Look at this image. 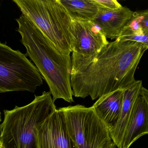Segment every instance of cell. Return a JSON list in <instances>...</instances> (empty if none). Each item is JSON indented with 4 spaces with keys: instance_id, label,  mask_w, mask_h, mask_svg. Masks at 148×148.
I'll use <instances>...</instances> for the list:
<instances>
[{
    "instance_id": "obj_10",
    "label": "cell",
    "mask_w": 148,
    "mask_h": 148,
    "mask_svg": "<svg viewBox=\"0 0 148 148\" xmlns=\"http://www.w3.org/2000/svg\"><path fill=\"white\" fill-rule=\"evenodd\" d=\"M143 87L142 81H136L131 86L123 91L122 107L119 120L114 127L109 131L111 140L118 148H122L124 134L134 105L140 95Z\"/></svg>"
},
{
    "instance_id": "obj_15",
    "label": "cell",
    "mask_w": 148,
    "mask_h": 148,
    "mask_svg": "<svg viewBox=\"0 0 148 148\" xmlns=\"http://www.w3.org/2000/svg\"><path fill=\"white\" fill-rule=\"evenodd\" d=\"M101 7L105 9L114 10L122 7L116 0H95Z\"/></svg>"
},
{
    "instance_id": "obj_13",
    "label": "cell",
    "mask_w": 148,
    "mask_h": 148,
    "mask_svg": "<svg viewBox=\"0 0 148 148\" xmlns=\"http://www.w3.org/2000/svg\"><path fill=\"white\" fill-rule=\"evenodd\" d=\"M71 18L93 21L101 8L95 0H59Z\"/></svg>"
},
{
    "instance_id": "obj_4",
    "label": "cell",
    "mask_w": 148,
    "mask_h": 148,
    "mask_svg": "<svg viewBox=\"0 0 148 148\" xmlns=\"http://www.w3.org/2000/svg\"><path fill=\"white\" fill-rule=\"evenodd\" d=\"M22 14L31 20L60 52L73 51L72 18L59 0H14Z\"/></svg>"
},
{
    "instance_id": "obj_5",
    "label": "cell",
    "mask_w": 148,
    "mask_h": 148,
    "mask_svg": "<svg viewBox=\"0 0 148 148\" xmlns=\"http://www.w3.org/2000/svg\"><path fill=\"white\" fill-rule=\"evenodd\" d=\"M43 78L25 54L0 42V93L13 91L34 93Z\"/></svg>"
},
{
    "instance_id": "obj_8",
    "label": "cell",
    "mask_w": 148,
    "mask_h": 148,
    "mask_svg": "<svg viewBox=\"0 0 148 148\" xmlns=\"http://www.w3.org/2000/svg\"><path fill=\"white\" fill-rule=\"evenodd\" d=\"M38 140L39 148H77L69 134L61 108L39 127Z\"/></svg>"
},
{
    "instance_id": "obj_7",
    "label": "cell",
    "mask_w": 148,
    "mask_h": 148,
    "mask_svg": "<svg viewBox=\"0 0 148 148\" xmlns=\"http://www.w3.org/2000/svg\"><path fill=\"white\" fill-rule=\"evenodd\" d=\"M72 26L74 38L72 61L93 57L109 43L101 29L92 21L72 18Z\"/></svg>"
},
{
    "instance_id": "obj_9",
    "label": "cell",
    "mask_w": 148,
    "mask_h": 148,
    "mask_svg": "<svg viewBox=\"0 0 148 148\" xmlns=\"http://www.w3.org/2000/svg\"><path fill=\"white\" fill-rule=\"evenodd\" d=\"M134 12L127 7L114 10L101 8L93 21L107 38L116 40L121 36Z\"/></svg>"
},
{
    "instance_id": "obj_19",
    "label": "cell",
    "mask_w": 148,
    "mask_h": 148,
    "mask_svg": "<svg viewBox=\"0 0 148 148\" xmlns=\"http://www.w3.org/2000/svg\"><path fill=\"white\" fill-rule=\"evenodd\" d=\"M1 112H0V123H1ZM0 148H3L1 141H0Z\"/></svg>"
},
{
    "instance_id": "obj_6",
    "label": "cell",
    "mask_w": 148,
    "mask_h": 148,
    "mask_svg": "<svg viewBox=\"0 0 148 148\" xmlns=\"http://www.w3.org/2000/svg\"><path fill=\"white\" fill-rule=\"evenodd\" d=\"M69 136L77 148H103L112 142L109 131L93 107L61 108Z\"/></svg>"
},
{
    "instance_id": "obj_1",
    "label": "cell",
    "mask_w": 148,
    "mask_h": 148,
    "mask_svg": "<svg viewBox=\"0 0 148 148\" xmlns=\"http://www.w3.org/2000/svg\"><path fill=\"white\" fill-rule=\"evenodd\" d=\"M147 50L140 43L116 39L96 55L72 61L73 96L95 100L126 90L135 82L136 68Z\"/></svg>"
},
{
    "instance_id": "obj_18",
    "label": "cell",
    "mask_w": 148,
    "mask_h": 148,
    "mask_svg": "<svg viewBox=\"0 0 148 148\" xmlns=\"http://www.w3.org/2000/svg\"><path fill=\"white\" fill-rule=\"evenodd\" d=\"M116 146L115 145L114 143L113 142H110V143L108 144V145H106L105 147L103 148H116Z\"/></svg>"
},
{
    "instance_id": "obj_2",
    "label": "cell",
    "mask_w": 148,
    "mask_h": 148,
    "mask_svg": "<svg viewBox=\"0 0 148 148\" xmlns=\"http://www.w3.org/2000/svg\"><path fill=\"white\" fill-rule=\"evenodd\" d=\"M17 31L29 56L48 85L54 102L63 99L74 102L71 86V55L57 49L40 29L26 16L21 14L16 19Z\"/></svg>"
},
{
    "instance_id": "obj_17",
    "label": "cell",
    "mask_w": 148,
    "mask_h": 148,
    "mask_svg": "<svg viewBox=\"0 0 148 148\" xmlns=\"http://www.w3.org/2000/svg\"><path fill=\"white\" fill-rule=\"evenodd\" d=\"M141 95L145 98L148 104V89L143 87L142 89Z\"/></svg>"
},
{
    "instance_id": "obj_12",
    "label": "cell",
    "mask_w": 148,
    "mask_h": 148,
    "mask_svg": "<svg viewBox=\"0 0 148 148\" xmlns=\"http://www.w3.org/2000/svg\"><path fill=\"white\" fill-rule=\"evenodd\" d=\"M123 91L118 90L100 97L93 104V108L109 131L119 120L123 102Z\"/></svg>"
},
{
    "instance_id": "obj_3",
    "label": "cell",
    "mask_w": 148,
    "mask_h": 148,
    "mask_svg": "<svg viewBox=\"0 0 148 148\" xmlns=\"http://www.w3.org/2000/svg\"><path fill=\"white\" fill-rule=\"evenodd\" d=\"M51 95L44 91L27 105L3 111L0 124L3 148H39L38 128L57 109Z\"/></svg>"
},
{
    "instance_id": "obj_14",
    "label": "cell",
    "mask_w": 148,
    "mask_h": 148,
    "mask_svg": "<svg viewBox=\"0 0 148 148\" xmlns=\"http://www.w3.org/2000/svg\"><path fill=\"white\" fill-rule=\"evenodd\" d=\"M116 39L121 41H133L140 43L148 49V30H147L143 29V34L140 35L121 36Z\"/></svg>"
},
{
    "instance_id": "obj_11",
    "label": "cell",
    "mask_w": 148,
    "mask_h": 148,
    "mask_svg": "<svg viewBox=\"0 0 148 148\" xmlns=\"http://www.w3.org/2000/svg\"><path fill=\"white\" fill-rule=\"evenodd\" d=\"M146 134H148V104L140 94L134 105L122 148H129L136 141Z\"/></svg>"
},
{
    "instance_id": "obj_16",
    "label": "cell",
    "mask_w": 148,
    "mask_h": 148,
    "mask_svg": "<svg viewBox=\"0 0 148 148\" xmlns=\"http://www.w3.org/2000/svg\"><path fill=\"white\" fill-rule=\"evenodd\" d=\"M139 17L141 27L143 29L148 30V9L143 11L136 12Z\"/></svg>"
},
{
    "instance_id": "obj_20",
    "label": "cell",
    "mask_w": 148,
    "mask_h": 148,
    "mask_svg": "<svg viewBox=\"0 0 148 148\" xmlns=\"http://www.w3.org/2000/svg\"></svg>"
}]
</instances>
